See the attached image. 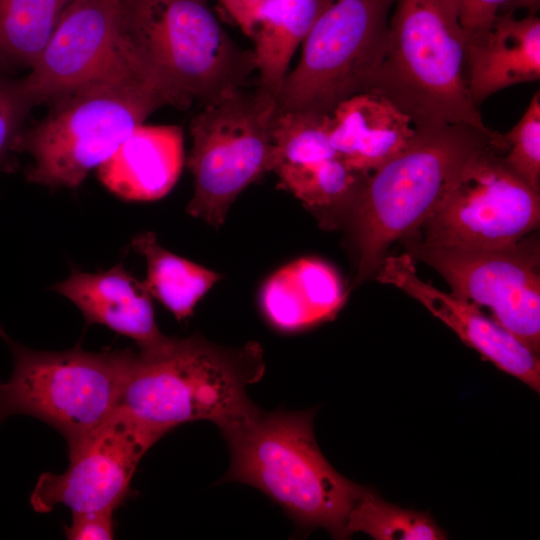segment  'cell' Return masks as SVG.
Listing matches in <instances>:
<instances>
[{
  "label": "cell",
  "instance_id": "obj_1",
  "mask_svg": "<svg viewBox=\"0 0 540 540\" xmlns=\"http://www.w3.org/2000/svg\"><path fill=\"white\" fill-rule=\"evenodd\" d=\"M265 371L255 341L226 347L195 334L135 351L117 409L159 438L206 420L223 430L254 413L247 388Z\"/></svg>",
  "mask_w": 540,
  "mask_h": 540
},
{
  "label": "cell",
  "instance_id": "obj_2",
  "mask_svg": "<svg viewBox=\"0 0 540 540\" xmlns=\"http://www.w3.org/2000/svg\"><path fill=\"white\" fill-rule=\"evenodd\" d=\"M120 40V39H119ZM48 114L22 131L16 152H28V181L77 188L88 173L168 99L140 63L119 42L96 75L50 100Z\"/></svg>",
  "mask_w": 540,
  "mask_h": 540
},
{
  "label": "cell",
  "instance_id": "obj_3",
  "mask_svg": "<svg viewBox=\"0 0 540 540\" xmlns=\"http://www.w3.org/2000/svg\"><path fill=\"white\" fill-rule=\"evenodd\" d=\"M314 414L310 409L258 408L221 430L230 451L222 480L260 490L302 530L323 528L333 538L345 539L349 513L365 487L326 460L314 436Z\"/></svg>",
  "mask_w": 540,
  "mask_h": 540
},
{
  "label": "cell",
  "instance_id": "obj_4",
  "mask_svg": "<svg viewBox=\"0 0 540 540\" xmlns=\"http://www.w3.org/2000/svg\"><path fill=\"white\" fill-rule=\"evenodd\" d=\"M492 143L504 144L503 133L418 125L405 149L366 176L344 219L357 253L354 286L375 276L393 242L419 234L465 162Z\"/></svg>",
  "mask_w": 540,
  "mask_h": 540
},
{
  "label": "cell",
  "instance_id": "obj_5",
  "mask_svg": "<svg viewBox=\"0 0 540 540\" xmlns=\"http://www.w3.org/2000/svg\"><path fill=\"white\" fill-rule=\"evenodd\" d=\"M119 39L168 99L200 106L246 88L252 50L221 26L208 0H115Z\"/></svg>",
  "mask_w": 540,
  "mask_h": 540
},
{
  "label": "cell",
  "instance_id": "obj_6",
  "mask_svg": "<svg viewBox=\"0 0 540 540\" xmlns=\"http://www.w3.org/2000/svg\"><path fill=\"white\" fill-rule=\"evenodd\" d=\"M457 0H396L381 59L364 92L383 95L415 126L464 124L495 136L470 96Z\"/></svg>",
  "mask_w": 540,
  "mask_h": 540
},
{
  "label": "cell",
  "instance_id": "obj_7",
  "mask_svg": "<svg viewBox=\"0 0 540 540\" xmlns=\"http://www.w3.org/2000/svg\"><path fill=\"white\" fill-rule=\"evenodd\" d=\"M0 336L13 357V372L0 381V423L12 415L35 417L57 430L67 446L117 409L135 350L39 351Z\"/></svg>",
  "mask_w": 540,
  "mask_h": 540
},
{
  "label": "cell",
  "instance_id": "obj_8",
  "mask_svg": "<svg viewBox=\"0 0 540 540\" xmlns=\"http://www.w3.org/2000/svg\"><path fill=\"white\" fill-rule=\"evenodd\" d=\"M276 110V97L259 88H240L200 106L189 125L191 216L219 228L238 195L273 170Z\"/></svg>",
  "mask_w": 540,
  "mask_h": 540
},
{
  "label": "cell",
  "instance_id": "obj_9",
  "mask_svg": "<svg viewBox=\"0 0 540 540\" xmlns=\"http://www.w3.org/2000/svg\"><path fill=\"white\" fill-rule=\"evenodd\" d=\"M396 0H335L303 42L295 69L276 97V113L331 114L362 93L378 65Z\"/></svg>",
  "mask_w": 540,
  "mask_h": 540
},
{
  "label": "cell",
  "instance_id": "obj_10",
  "mask_svg": "<svg viewBox=\"0 0 540 540\" xmlns=\"http://www.w3.org/2000/svg\"><path fill=\"white\" fill-rule=\"evenodd\" d=\"M505 150L492 143L465 162L422 225L423 241L500 248L538 229L540 191L505 164Z\"/></svg>",
  "mask_w": 540,
  "mask_h": 540
},
{
  "label": "cell",
  "instance_id": "obj_11",
  "mask_svg": "<svg viewBox=\"0 0 540 540\" xmlns=\"http://www.w3.org/2000/svg\"><path fill=\"white\" fill-rule=\"evenodd\" d=\"M402 242L414 261L447 281L453 295L488 307L496 322L539 355L540 245L535 232L500 248L433 244L418 236Z\"/></svg>",
  "mask_w": 540,
  "mask_h": 540
},
{
  "label": "cell",
  "instance_id": "obj_12",
  "mask_svg": "<svg viewBox=\"0 0 540 540\" xmlns=\"http://www.w3.org/2000/svg\"><path fill=\"white\" fill-rule=\"evenodd\" d=\"M160 438L116 410L106 421L68 446L67 469L42 473L31 492L38 513L57 505L72 512L115 511L131 494L134 473Z\"/></svg>",
  "mask_w": 540,
  "mask_h": 540
},
{
  "label": "cell",
  "instance_id": "obj_13",
  "mask_svg": "<svg viewBox=\"0 0 540 540\" xmlns=\"http://www.w3.org/2000/svg\"><path fill=\"white\" fill-rule=\"evenodd\" d=\"M119 42L115 0H73L21 86L33 105L50 101L102 70Z\"/></svg>",
  "mask_w": 540,
  "mask_h": 540
},
{
  "label": "cell",
  "instance_id": "obj_14",
  "mask_svg": "<svg viewBox=\"0 0 540 540\" xmlns=\"http://www.w3.org/2000/svg\"><path fill=\"white\" fill-rule=\"evenodd\" d=\"M414 262L408 253L387 255L374 277L418 300L483 359L539 393L538 354L485 315L480 306L424 282L417 275Z\"/></svg>",
  "mask_w": 540,
  "mask_h": 540
},
{
  "label": "cell",
  "instance_id": "obj_15",
  "mask_svg": "<svg viewBox=\"0 0 540 540\" xmlns=\"http://www.w3.org/2000/svg\"><path fill=\"white\" fill-rule=\"evenodd\" d=\"M465 76L474 104L512 85L540 78V18L501 12L485 31L466 37Z\"/></svg>",
  "mask_w": 540,
  "mask_h": 540
},
{
  "label": "cell",
  "instance_id": "obj_16",
  "mask_svg": "<svg viewBox=\"0 0 540 540\" xmlns=\"http://www.w3.org/2000/svg\"><path fill=\"white\" fill-rule=\"evenodd\" d=\"M68 298L83 314L87 324H100L133 339L146 348L167 336L158 328L145 284L122 264L97 273L73 271L52 288Z\"/></svg>",
  "mask_w": 540,
  "mask_h": 540
},
{
  "label": "cell",
  "instance_id": "obj_17",
  "mask_svg": "<svg viewBox=\"0 0 540 540\" xmlns=\"http://www.w3.org/2000/svg\"><path fill=\"white\" fill-rule=\"evenodd\" d=\"M415 134L411 117L387 97L362 92L331 113L330 142L352 169L369 175L399 154Z\"/></svg>",
  "mask_w": 540,
  "mask_h": 540
},
{
  "label": "cell",
  "instance_id": "obj_18",
  "mask_svg": "<svg viewBox=\"0 0 540 540\" xmlns=\"http://www.w3.org/2000/svg\"><path fill=\"white\" fill-rule=\"evenodd\" d=\"M183 162L181 127L141 124L97 167V174L101 183L122 199L152 201L173 188Z\"/></svg>",
  "mask_w": 540,
  "mask_h": 540
},
{
  "label": "cell",
  "instance_id": "obj_19",
  "mask_svg": "<svg viewBox=\"0 0 540 540\" xmlns=\"http://www.w3.org/2000/svg\"><path fill=\"white\" fill-rule=\"evenodd\" d=\"M345 301L337 272L315 258L295 260L269 277L260 296L262 313L273 328L293 333L335 316Z\"/></svg>",
  "mask_w": 540,
  "mask_h": 540
},
{
  "label": "cell",
  "instance_id": "obj_20",
  "mask_svg": "<svg viewBox=\"0 0 540 540\" xmlns=\"http://www.w3.org/2000/svg\"><path fill=\"white\" fill-rule=\"evenodd\" d=\"M334 1L260 0L250 36L257 88L277 97L293 54Z\"/></svg>",
  "mask_w": 540,
  "mask_h": 540
},
{
  "label": "cell",
  "instance_id": "obj_21",
  "mask_svg": "<svg viewBox=\"0 0 540 540\" xmlns=\"http://www.w3.org/2000/svg\"><path fill=\"white\" fill-rule=\"evenodd\" d=\"M274 172L280 185L325 227L336 226L345 219L367 176L339 156L302 165H282Z\"/></svg>",
  "mask_w": 540,
  "mask_h": 540
},
{
  "label": "cell",
  "instance_id": "obj_22",
  "mask_svg": "<svg viewBox=\"0 0 540 540\" xmlns=\"http://www.w3.org/2000/svg\"><path fill=\"white\" fill-rule=\"evenodd\" d=\"M132 247L146 259L143 283L150 295L179 321L191 316L198 301L221 279L218 273L163 248L151 232L135 236Z\"/></svg>",
  "mask_w": 540,
  "mask_h": 540
},
{
  "label": "cell",
  "instance_id": "obj_23",
  "mask_svg": "<svg viewBox=\"0 0 540 540\" xmlns=\"http://www.w3.org/2000/svg\"><path fill=\"white\" fill-rule=\"evenodd\" d=\"M73 0H0V66L35 64Z\"/></svg>",
  "mask_w": 540,
  "mask_h": 540
},
{
  "label": "cell",
  "instance_id": "obj_24",
  "mask_svg": "<svg viewBox=\"0 0 540 540\" xmlns=\"http://www.w3.org/2000/svg\"><path fill=\"white\" fill-rule=\"evenodd\" d=\"M347 532H363L376 540H443L446 533L423 512L403 509L365 488L347 520Z\"/></svg>",
  "mask_w": 540,
  "mask_h": 540
},
{
  "label": "cell",
  "instance_id": "obj_25",
  "mask_svg": "<svg viewBox=\"0 0 540 540\" xmlns=\"http://www.w3.org/2000/svg\"><path fill=\"white\" fill-rule=\"evenodd\" d=\"M331 114L276 113L272 125L273 170L338 156L330 142Z\"/></svg>",
  "mask_w": 540,
  "mask_h": 540
},
{
  "label": "cell",
  "instance_id": "obj_26",
  "mask_svg": "<svg viewBox=\"0 0 540 540\" xmlns=\"http://www.w3.org/2000/svg\"><path fill=\"white\" fill-rule=\"evenodd\" d=\"M505 164L535 190L540 191V93L530 100L519 121L503 134Z\"/></svg>",
  "mask_w": 540,
  "mask_h": 540
},
{
  "label": "cell",
  "instance_id": "obj_27",
  "mask_svg": "<svg viewBox=\"0 0 540 540\" xmlns=\"http://www.w3.org/2000/svg\"><path fill=\"white\" fill-rule=\"evenodd\" d=\"M32 106L20 80L13 81L0 76V171L13 167L16 143Z\"/></svg>",
  "mask_w": 540,
  "mask_h": 540
},
{
  "label": "cell",
  "instance_id": "obj_28",
  "mask_svg": "<svg viewBox=\"0 0 540 540\" xmlns=\"http://www.w3.org/2000/svg\"><path fill=\"white\" fill-rule=\"evenodd\" d=\"M113 514L111 510L72 512L71 524L64 529L65 536L70 540L113 539Z\"/></svg>",
  "mask_w": 540,
  "mask_h": 540
},
{
  "label": "cell",
  "instance_id": "obj_29",
  "mask_svg": "<svg viewBox=\"0 0 540 540\" xmlns=\"http://www.w3.org/2000/svg\"><path fill=\"white\" fill-rule=\"evenodd\" d=\"M459 21L465 36L487 30L512 0H457Z\"/></svg>",
  "mask_w": 540,
  "mask_h": 540
},
{
  "label": "cell",
  "instance_id": "obj_30",
  "mask_svg": "<svg viewBox=\"0 0 540 540\" xmlns=\"http://www.w3.org/2000/svg\"><path fill=\"white\" fill-rule=\"evenodd\" d=\"M224 11L250 38L254 16L260 0H218Z\"/></svg>",
  "mask_w": 540,
  "mask_h": 540
},
{
  "label": "cell",
  "instance_id": "obj_31",
  "mask_svg": "<svg viewBox=\"0 0 540 540\" xmlns=\"http://www.w3.org/2000/svg\"><path fill=\"white\" fill-rule=\"evenodd\" d=\"M539 6L540 0H512L504 12H514L516 9L522 8L527 10L528 13H537Z\"/></svg>",
  "mask_w": 540,
  "mask_h": 540
}]
</instances>
